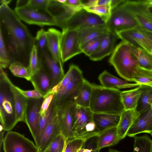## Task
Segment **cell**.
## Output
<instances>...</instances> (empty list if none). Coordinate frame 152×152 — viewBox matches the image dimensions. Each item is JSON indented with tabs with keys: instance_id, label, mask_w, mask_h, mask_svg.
<instances>
[{
	"instance_id": "6da1fadb",
	"label": "cell",
	"mask_w": 152,
	"mask_h": 152,
	"mask_svg": "<svg viewBox=\"0 0 152 152\" xmlns=\"http://www.w3.org/2000/svg\"><path fill=\"white\" fill-rule=\"evenodd\" d=\"M8 5L0 7V30L11 63L19 62L27 67L30 54L35 45V37Z\"/></svg>"
},
{
	"instance_id": "7a4b0ae2",
	"label": "cell",
	"mask_w": 152,
	"mask_h": 152,
	"mask_svg": "<svg viewBox=\"0 0 152 152\" xmlns=\"http://www.w3.org/2000/svg\"><path fill=\"white\" fill-rule=\"evenodd\" d=\"M92 85L90 108L93 113L120 115L125 110L120 90Z\"/></svg>"
},
{
	"instance_id": "3957f363",
	"label": "cell",
	"mask_w": 152,
	"mask_h": 152,
	"mask_svg": "<svg viewBox=\"0 0 152 152\" xmlns=\"http://www.w3.org/2000/svg\"><path fill=\"white\" fill-rule=\"evenodd\" d=\"M0 67V121L4 130L8 132L11 131L18 122L10 80L3 68Z\"/></svg>"
},
{
	"instance_id": "277c9868",
	"label": "cell",
	"mask_w": 152,
	"mask_h": 152,
	"mask_svg": "<svg viewBox=\"0 0 152 152\" xmlns=\"http://www.w3.org/2000/svg\"><path fill=\"white\" fill-rule=\"evenodd\" d=\"M108 62L121 77L126 81L134 82L133 76L139 66L132 53L129 44L122 41L118 43L115 47Z\"/></svg>"
},
{
	"instance_id": "5b68a950",
	"label": "cell",
	"mask_w": 152,
	"mask_h": 152,
	"mask_svg": "<svg viewBox=\"0 0 152 152\" xmlns=\"http://www.w3.org/2000/svg\"><path fill=\"white\" fill-rule=\"evenodd\" d=\"M122 4L111 11L106 23L109 32L116 34L121 31L134 29L139 26L132 13Z\"/></svg>"
},
{
	"instance_id": "8992f818",
	"label": "cell",
	"mask_w": 152,
	"mask_h": 152,
	"mask_svg": "<svg viewBox=\"0 0 152 152\" xmlns=\"http://www.w3.org/2000/svg\"><path fill=\"white\" fill-rule=\"evenodd\" d=\"M14 11L21 20L28 24L37 25L41 27L45 26H56L55 19L47 10L27 6L15 8Z\"/></svg>"
},
{
	"instance_id": "52a82bcc",
	"label": "cell",
	"mask_w": 152,
	"mask_h": 152,
	"mask_svg": "<svg viewBox=\"0 0 152 152\" xmlns=\"http://www.w3.org/2000/svg\"><path fill=\"white\" fill-rule=\"evenodd\" d=\"M62 30L60 46L61 59L63 64L82 52L79 41L78 29L66 28Z\"/></svg>"
},
{
	"instance_id": "ba28073f",
	"label": "cell",
	"mask_w": 152,
	"mask_h": 152,
	"mask_svg": "<svg viewBox=\"0 0 152 152\" xmlns=\"http://www.w3.org/2000/svg\"><path fill=\"white\" fill-rule=\"evenodd\" d=\"M4 152H38L36 144L23 135L7 132L3 142Z\"/></svg>"
},
{
	"instance_id": "9c48e42d",
	"label": "cell",
	"mask_w": 152,
	"mask_h": 152,
	"mask_svg": "<svg viewBox=\"0 0 152 152\" xmlns=\"http://www.w3.org/2000/svg\"><path fill=\"white\" fill-rule=\"evenodd\" d=\"M106 25V22L101 17L83 8L75 12L66 22L62 30Z\"/></svg>"
},
{
	"instance_id": "30bf717a",
	"label": "cell",
	"mask_w": 152,
	"mask_h": 152,
	"mask_svg": "<svg viewBox=\"0 0 152 152\" xmlns=\"http://www.w3.org/2000/svg\"><path fill=\"white\" fill-rule=\"evenodd\" d=\"M76 105L72 101L67 102L57 107V114L61 134L66 140L74 138L72 132Z\"/></svg>"
},
{
	"instance_id": "8fae6325",
	"label": "cell",
	"mask_w": 152,
	"mask_h": 152,
	"mask_svg": "<svg viewBox=\"0 0 152 152\" xmlns=\"http://www.w3.org/2000/svg\"><path fill=\"white\" fill-rule=\"evenodd\" d=\"M118 38L132 46L142 48L150 53L152 42L148 38L145 31L140 26L134 29L121 31L116 33Z\"/></svg>"
},
{
	"instance_id": "7c38bea8",
	"label": "cell",
	"mask_w": 152,
	"mask_h": 152,
	"mask_svg": "<svg viewBox=\"0 0 152 152\" xmlns=\"http://www.w3.org/2000/svg\"><path fill=\"white\" fill-rule=\"evenodd\" d=\"M84 79L82 71L78 66L72 79L67 85L62 93L58 96H56L55 94V102L57 107L68 102H73Z\"/></svg>"
},
{
	"instance_id": "4fadbf2b",
	"label": "cell",
	"mask_w": 152,
	"mask_h": 152,
	"mask_svg": "<svg viewBox=\"0 0 152 152\" xmlns=\"http://www.w3.org/2000/svg\"><path fill=\"white\" fill-rule=\"evenodd\" d=\"M93 112L89 108L76 105L75 118L72 132L74 138L84 140L88 139L85 128L87 125L93 121Z\"/></svg>"
},
{
	"instance_id": "5bb4252c",
	"label": "cell",
	"mask_w": 152,
	"mask_h": 152,
	"mask_svg": "<svg viewBox=\"0 0 152 152\" xmlns=\"http://www.w3.org/2000/svg\"><path fill=\"white\" fill-rule=\"evenodd\" d=\"M43 99V97L27 99L25 123L27 125L34 140L37 134L39 112Z\"/></svg>"
},
{
	"instance_id": "9a60e30c",
	"label": "cell",
	"mask_w": 152,
	"mask_h": 152,
	"mask_svg": "<svg viewBox=\"0 0 152 152\" xmlns=\"http://www.w3.org/2000/svg\"><path fill=\"white\" fill-rule=\"evenodd\" d=\"M47 10L54 18L56 26L62 29L68 19L77 11L66 4H62L57 0H50Z\"/></svg>"
},
{
	"instance_id": "2e32d148",
	"label": "cell",
	"mask_w": 152,
	"mask_h": 152,
	"mask_svg": "<svg viewBox=\"0 0 152 152\" xmlns=\"http://www.w3.org/2000/svg\"><path fill=\"white\" fill-rule=\"evenodd\" d=\"M39 54L42 65L51 77L53 87L61 81L65 75L63 66L53 58L49 51L39 53Z\"/></svg>"
},
{
	"instance_id": "e0dca14e",
	"label": "cell",
	"mask_w": 152,
	"mask_h": 152,
	"mask_svg": "<svg viewBox=\"0 0 152 152\" xmlns=\"http://www.w3.org/2000/svg\"><path fill=\"white\" fill-rule=\"evenodd\" d=\"M152 132V109L140 114L129 128L127 136L134 137L141 133L150 134Z\"/></svg>"
},
{
	"instance_id": "ac0fdd59",
	"label": "cell",
	"mask_w": 152,
	"mask_h": 152,
	"mask_svg": "<svg viewBox=\"0 0 152 152\" xmlns=\"http://www.w3.org/2000/svg\"><path fill=\"white\" fill-rule=\"evenodd\" d=\"M30 81L34 89L39 91L43 98L53 88L51 77L42 63L40 69L31 76Z\"/></svg>"
},
{
	"instance_id": "d6986e66",
	"label": "cell",
	"mask_w": 152,
	"mask_h": 152,
	"mask_svg": "<svg viewBox=\"0 0 152 152\" xmlns=\"http://www.w3.org/2000/svg\"><path fill=\"white\" fill-rule=\"evenodd\" d=\"M118 38L116 34L109 31L106 33L97 50L89 57L90 59L94 61H101L111 54Z\"/></svg>"
},
{
	"instance_id": "ffe728a7",
	"label": "cell",
	"mask_w": 152,
	"mask_h": 152,
	"mask_svg": "<svg viewBox=\"0 0 152 152\" xmlns=\"http://www.w3.org/2000/svg\"><path fill=\"white\" fill-rule=\"evenodd\" d=\"M61 134V128L57 113L42 135L38 148V152H44L56 137Z\"/></svg>"
},
{
	"instance_id": "44dd1931",
	"label": "cell",
	"mask_w": 152,
	"mask_h": 152,
	"mask_svg": "<svg viewBox=\"0 0 152 152\" xmlns=\"http://www.w3.org/2000/svg\"><path fill=\"white\" fill-rule=\"evenodd\" d=\"M122 5L130 12L142 29L152 34V18L141 11L133 1L125 0Z\"/></svg>"
},
{
	"instance_id": "7402d4cb",
	"label": "cell",
	"mask_w": 152,
	"mask_h": 152,
	"mask_svg": "<svg viewBox=\"0 0 152 152\" xmlns=\"http://www.w3.org/2000/svg\"><path fill=\"white\" fill-rule=\"evenodd\" d=\"M61 32L53 28L46 31L48 48L53 58L60 65L63 66L60 51V39Z\"/></svg>"
},
{
	"instance_id": "603a6c76",
	"label": "cell",
	"mask_w": 152,
	"mask_h": 152,
	"mask_svg": "<svg viewBox=\"0 0 152 152\" xmlns=\"http://www.w3.org/2000/svg\"><path fill=\"white\" fill-rule=\"evenodd\" d=\"M98 79L102 86L111 88H125L137 87L140 86L137 83H130L113 75L106 70L99 76Z\"/></svg>"
},
{
	"instance_id": "cb8c5ba5",
	"label": "cell",
	"mask_w": 152,
	"mask_h": 152,
	"mask_svg": "<svg viewBox=\"0 0 152 152\" xmlns=\"http://www.w3.org/2000/svg\"><path fill=\"white\" fill-rule=\"evenodd\" d=\"M136 110H125L120 115L117 132L121 140L127 136V132L135 120L140 115Z\"/></svg>"
},
{
	"instance_id": "d4e9b609",
	"label": "cell",
	"mask_w": 152,
	"mask_h": 152,
	"mask_svg": "<svg viewBox=\"0 0 152 152\" xmlns=\"http://www.w3.org/2000/svg\"><path fill=\"white\" fill-rule=\"evenodd\" d=\"M120 115L93 113V121L96 126V132L101 133L108 129L117 126Z\"/></svg>"
},
{
	"instance_id": "484cf974",
	"label": "cell",
	"mask_w": 152,
	"mask_h": 152,
	"mask_svg": "<svg viewBox=\"0 0 152 152\" xmlns=\"http://www.w3.org/2000/svg\"><path fill=\"white\" fill-rule=\"evenodd\" d=\"M57 111V107L56 104L54 96L45 115L42 117L39 116L37 134L34 140L37 148L45 130L56 114Z\"/></svg>"
},
{
	"instance_id": "4316f807",
	"label": "cell",
	"mask_w": 152,
	"mask_h": 152,
	"mask_svg": "<svg viewBox=\"0 0 152 152\" xmlns=\"http://www.w3.org/2000/svg\"><path fill=\"white\" fill-rule=\"evenodd\" d=\"M10 83L14 96L15 115L17 121L25 122V116L27 107V99L22 95L15 87L10 80Z\"/></svg>"
},
{
	"instance_id": "83f0119b",
	"label": "cell",
	"mask_w": 152,
	"mask_h": 152,
	"mask_svg": "<svg viewBox=\"0 0 152 152\" xmlns=\"http://www.w3.org/2000/svg\"><path fill=\"white\" fill-rule=\"evenodd\" d=\"M121 140L117 130V126L103 131L98 136L97 148L100 150L104 147L115 145Z\"/></svg>"
},
{
	"instance_id": "f1b7e54d",
	"label": "cell",
	"mask_w": 152,
	"mask_h": 152,
	"mask_svg": "<svg viewBox=\"0 0 152 152\" xmlns=\"http://www.w3.org/2000/svg\"><path fill=\"white\" fill-rule=\"evenodd\" d=\"M77 29L79 41L80 46L86 42L108 31L106 25L83 27Z\"/></svg>"
},
{
	"instance_id": "f546056e",
	"label": "cell",
	"mask_w": 152,
	"mask_h": 152,
	"mask_svg": "<svg viewBox=\"0 0 152 152\" xmlns=\"http://www.w3.org/2000/svg\"><path fill=\"white\" fill-rule=\"evenodd\" d=\"M92 91V84L84 79L81 88L74 99V103L76 105L90 108Z\"/></svg>"
},
{
	"instance_id": "4dcf8cb0",
	"label": "cell",
	"mask_w": 152,
	"mask_h": 152,
	"mask_svg": "<svg viewBox=\"0 0 152 152\" xmlns=\"http://www.w3.org/2000/svg\"><path fill=\"white\" fill-rule=\"evenodd\" d=\"M142 92L140 85L132 89L121 91V97L125 110L136 109Z\"/></svg>"
},
{
	"instance_id": "1f68e13d",
	"label": "cell",
	"mask_w": 152,
	"mask_h": 152,
	"mask_svg": "<svg viewBox=\"0 0 152 152\" xmlns=\"http://www.w3.org/2000/svg\"><path fill=\"white\" fill-rule=\"evenodd\" d=\"M131 51L140 67L152 70V55L142 48L131 45Z\"/></svg>"
},
{
	"instance_id": "d6a6232c",
	"label": "cell",
	"mask_w": 152,
	"mask_h": 152,
	"mask_svg": "<svg viewBox=\"0 0 152 152\" xmlns=\"http://www.w3.org/2000/svg\"><path fill=\"white\" fill-rule=\"evenodd\" d=\"M140 86L142 92L136 110L141 114L151 107L148 102L152 96V88L146 85H140Z\"/></svg>"
},
{
	"instance_id": "836d02e7",
	"label": "cell",
	"mask_w": 152,
	"mask_h": 152,
	"mask_svg": "<svg viewBox=\"0 0 152 152\" xmlns=\"http://www.w3.org/2000/svg\"><path fill=\"white\" fill-rule=\"evenodd\" d=\"M78 66L75 65H71L69 66L68 71L65 75L63 79L59 83L52 88L48 94L54 93L55 94V95L56 96H58L61 94L65 89L67 85L72 79Z\"/></svg>"
},
{
	"instance_id": "e575fe53",
	"label": "cell",
	"mask_w": 152,
	"mask_h": 152,
	"mask_svg": "<svg viewBox=\"0 0 152 152\" xmlns=\"http://www.w3.org/2000/svg\"><path fill=\"white\" fill-rule=\"evenodd\" d=\"M134 138L133 152H152V140L147 134Z\"/></svg>"
},
{
	"instance_id": "d590c367",
	"label": "cell",
	"mask_w": 152,
	"mask_h": 152,
	"mask_svg": "<svg viewBox=\"0 0 152 152\" xmlns=\"http://www.w3.org/2000/svg\"><path fill=\"white\" fill-rule=\"evenodd\" d=\"M133 82L140 85L147 86L152 83V70L146 69L138 66L133 76Z\"/></svg>"
},
{
	"instance_id": "8d00e7d4",
	"label": "cell",
	"mask_w": 152,
	"mask_h": 152,
	"mask_svg": "<svg viewBox=\"0 0 152 152\" xmlns=\"http://www.w3.org/2000/svg\"><path fill=\"white\" fill-rule=\"evenodd\" d=\"M42 64L37 46L34 45L31 51L27 66L31 76L38 71Z\"/></svg>"
},
{
	"instance_id": "74e56055",
	"label": "cell",
	"mask_w": 152,
	"mask_h": 152,
	"mask_svg": "<svg viewBox=\"0 0 152 152\" xmlns=\"http://www.w3.org/2000/svg\"><path fill=\"white\" fill-rule=\"evenodd\" d=\"M8 67L15 76L30 81L31 76L29 69L27 67L23 64L19 62H15L11 63Z\"/></svg>"
},
{
	"instance_id": "f35d334b",
	"label": "cell",
	"mask_w": 152,
	"mask_h": 152,
	"mask_svg": "<svg viewBox=\"0 0 152 152\" xmlns=\"http://www.w3.org/2000/svg\"><path fill=\"white\" fill-rule=\"evenodd\" d=\"M106 33L102 34L82 45L80 47L82 53L88 57L94 53L98 49Z\"/></svg>"
},
{
	"instance_id": "ab89813d",
	"label": "cell",
	"mask_w": 152,
	"mask_h": 152,
	"mask_svg": "<svg viewBox=\"0 0 152 152\" xmlns=\"http://www.w3.org/2000/svg\"><path fill=\"white\" fill-rule=\"evenodd\" d=\"M11 63L10 57L6 48L3 35L0 30V65L4 69L9 67Z\"/></svg>"
},
{
	"instance_id": "60d3db41",
	"label": "cell",
	"mask_w": 152,
	"mask_h": 152,
	"mask_svg": "<svg viewBox=\"0 0 152 152\" xmlns=\"http://www.w3.org/2000/svg\"><path fill=\"white\" fill-rule=\"evenodd\" d=\"M35 45L38 48L39 53L49 51L47 45L46 31L41 29L37 32L35 37Z\"/></svg>"
},
{
	"instance_id": "b9f144b4",
	"label": "cell",
	"mask_w": 152,
	"mask_h": 152,
	"mask_svg": "<svg viewBox=\"0 0 152 152\" xmlns=\"http://www.w3.org/2000/svg\"><path fill=\"white\" fill-rule=\"evenodd\" d=\"M84 9L100 16L105 20L106 23L110 16L112 11L110 5L96 6Z\"/></svg>"
},
{
	"instance_id": "7bdbcfd3",
	"label": "cell",
	"mask_w": 152,
	"mask_h": 152,
	"mask_svg": "<svg viewBox=\"0 0 152 152\" xmlns=\"http://www.w3.org/2000/svg\"><path fill=\"white\" fill-rule=\"evenodd\" d=\"M66 140L63 135L60 134L44 152H62Z\"/></svg>"
},
{
	"instance_id": "ee69618b",
	"label": "cell",
	"mask_w": 152,
	"mask_h": 152,
	"mask_svg": "<svg viewBox=\"0 0 152 152\" xmlns=\"http://www.w3.org/2000/svg\"><path fill=\"white\" fill-rule=\"evenodd\" d=\"M85 142L83 139L75 138L66 140L65 152H77L83 147Z\"/></svg>"
},
{
	"instance_id": "f6af8a7d",
	"label": "cell",
	"mask_w": 152,
	"mask_h": 152,
	"mask_svg": "<svg viewBox=\"0 0 152 152\" xmlns=\"http://www.w3.org/2000/svg\"><path fill=\"white\" fill-rule=\"evenodd\" d=\"M55 94L54 93L50 94L44 97L39 112L40 116L42 117L45 115Z\"/></svg>"
},
{
	"instance_id": "bcb514c9",
	"label": "cell",
	"mask_w": 152,
	"mask_h": 152,
	"mask_svg": "<svg viewBox=\"0 0 152 152\" xmlns=\"http://www.w3.org/2000/svg\"><path fill=\"white\" fill-rule=\"evenodd\" d=\"M50 0H29L27 6L40 10H47Z\"/></svg>"
},
{
	"instance_id": "7dc6e473",
	"label": "cell",
	"mask_w": 152,
	"mask_h": 152,
	"mask_svg": "<svg viewBox=\"0 0 152 152\" xmlns=\"http://www.w3.org/2000/svg\"><path fill=\"white\" fill-rule=\"evenodd\" d=\"M15 86L22 95L28 99L39 98L43 97L39 91L35 89L32 90H25L15 85Z\"/></svg>"
},
{
	"instance_id": "c3c4849f",
	"label": "cell",
	"mask_w": 152,
	"mask_h": 152,
	"mask_svg": "<svg viewBox=\"0 0 152 152\" xmlns=\"http://www.w3.org/2000/svg\"><path fill=\"white\" fill-rule=\"evenodd\" d=\"M134 2L141 11L152 18V5L146 4L144 0L134 1Z\"/></svg>"
},
{
	"instance_id": "681fc988",
	"label": "cell",
	"mask_w": 152,
	"mask_h": 152,
	"mask_svg": "<svg viewBox=\"0 0 152 152\" xmlns=\"http://www.w3.org/2000/svg\"><path fill=\"white\" fill-rule=\"evenodd\" d=\"M66 4L77 11L83 8L80 0H66Z\"/></svg>"
},
{
	"instance_id": "f907efd6",
	"label": "cell",
	"mask_w": 152,
	"mask_h": 152,
	"mask_svg": "<svg viewBox=\"0 0 152 152\" xmlns=\"http://www.w3.org/2000/svg\"><path fill=\"white\" fill-rule=\"evenodd\" d=\"M84 9L88 8L97 6V0H80Z\"/></svg>"
},
{
	"instance_id": "816d5d0a",
	"label": "cell",
	"mask_w": 152,
	"mask_h": 152,
	"mask_svg": "<svg viewBox=\"0 0 152 152\" xmlns=\"http://www.w3.org/2000/svg\"><path fill=\"white\" fill-rule=\"evenodd\" d=\"M125 1V0H111L110 7L111 10L115 9Z\"/></svg>"
},
{
	"instance_id": "f5cc1de1",
	"label": "cell",
	"mask_w": 152,
	"mask_h": 152,
	"mask_svg": "<svg viewBox=\"0 0 152 152\" xmlns=\"http://www.w3.org/2000/svg\"><path fill=\"white\" fill-rule=\"evenodd\" d=\"M29 0H18L16 2L15 8H19L27 6Z\"/></svg>"
},
{
	"instance_id": "db71d44e",
	"label": "cell",
	"mask_w": 152,
	"mask_h": 152,
	"mask_svg": "<svg viewBox=\"0 0 152 152\" xmlns=\"http://www.w3.org/2000/svg\"><path fill=\"white\" fill-rule=\"evenodd\" d=\"M111 0H97V6L110 5Z\"/></svg>"
},
{
	"instance_id": "11a10c76",
	"label": "cell",
	"mask_w": 152,
	"mask_h": 152,
	"mask_svg": "<svg viewBox=\"0 0 152 152\" xmlns=\"http://www.w3.org/2000/svg\"><path fill=\"white\" fill-rule=\"evenodd\" d=\"M98 137L95 140L92 146V151L91 152H99L100 150L99 149L97 148V141Z\"/></svg>"
},
{
	"instance_id": "9f6ffc18",
	"label": "cell",
	"mask_w": 152,
	"mask_h": 152,
	"mask_svg": "<svg viewBox=\"0 0 152 152\" xmlns=\"http://www.w3.org/2000/svg\"><path fill=\"white\" fill-rule=\"evenodd\" d=\"M5 131L4 130L0 131V148H1L2 144L3 143V141L4 139V134Z\"/></svg>"
},
{
	"instance_id": "6f0895ef",
	"label": "cell",
	"mask_w": 152,
	"mask_h": 152,
	"mask_svg": "<svg viewBox=\"0 0 152 152\" xmlns=\"http://www.w3.org/2000/svg\"><path fill=\"white\" fill-rule=\"evenodd\" d=\"M12 1L11 0H1V3H4L6 4H9L10 2Z\"/></svg>"
},
{
	"instance_id": "680465c9",
	"label": "cell",
	"mask_w": 152,
	"mask_h": 152,
	"mask_svg": "<svg viewBox=\"0 0 152 152\" xmlns=\"http://www.w3.org/2000/svg\"><path fill=\"white\" fill-rule=\"evenodd\" d=\"M148 103L150 105L151 108L152 109V96L150 98L148 101Z\"/></svg>"
},
{
	"instance_id": "91938a15",
	"label": "cell",
	"mask_w": 152,
	"mask_h": 152,
	"mask_svg": "<svg viewBox=\"0 0 152 152\" xmlns=\"http://www.w3.org/2000/svg\"><path fill=\"white\" fill-rule=\"evenodd\" d=\"M109 152H122L112 148L109 149L108 151Z\"/></svg>"
},
{
	"instance_id": "94428289",
	"label": "cell",
	"mask_w": 152,
	"mask_h": 152,
	"mask_svg": "<svg viewBox=\"0 0 152 152\" xmlns=\"http://www.w3.org/2000/svg\"><path fill=\"white\" fill-rule=\"evenodd\" d=\"M58 1L62 4H66V0H57Z\"/></svg>"
},
{
	"instance_id": "6125c7cd",
	"label": "cell",
	"mask_w": 152,
	"mask_h": 152,
	"mask_svg": "<svg viewBox=\"0 0 152 152\" xmlns=\"http://www.w3.org/2000/svg\"><path fill=\"white\" fill-rule=\"evenodd\" d=\"M66 145V140L65 142L64 148V150H63L62 152H65Z\"/></svg>"
},
{
	"instance_id": "be15d7a7",
	"label": "cell",
	"mask_w": 152,
	"mask_h": 152,
	"mask_svg": "<svg viewBox=\"0 0 152 152\" xmlns=\"http://www.w3.org/2000/svg\"><path fill=\"white\" fill-rule=\"evenodd\" d=\"M147 86H150V87H151L152 88V83H151L149 84Z\"/></svg>"
},
{
	"instance_id": "e7e4bbea",
	"label": "cell",
	"mask_w": 152,
	"mask_h": 152,
	"mask_svg": "<svg viewBox=\"0 0 152 152\" xmlns=\"http://www.w3.org/2000/svg\"><path fill=\"white\" fill-rule=\"evenodd\" d=\"M150 53L152 55V48L151 49V53Z\"/></svg>"
},
{
	"instance_id": "03108f58",
	"label": "cell",
	"mask_w": 152,
	"mask_h": 152,
	"mask_svg": "<svg viewBox=\"0 0 152 152\" xmlns=\"http://www.w3.org/2000/svg\"><path fill=\"white\" fill-rule=\"evenodd\" d=\"M151 134V137H152V132L150 134Z\"/></svg>"
},
{
	"instance_id": "003e7915",
	"label": "cell",
	"mask_w": 152,
	"mask_h": 152,
	"mask_svg": "<svg viewBox=\"0 0 152 152\" xmlns=\"http://www.w3.org/2000/svg\"><path fill=\"white\" fill-rule=\"evenodd\" d=\"M78 151L77 152H78Z\"/></svg>"
}]
</instances>
